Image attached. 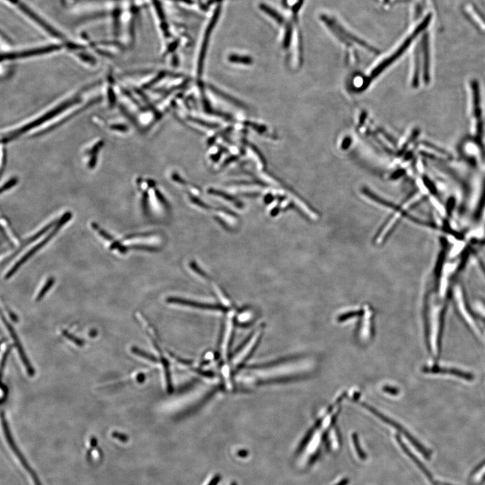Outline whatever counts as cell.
Returning <instances> with one entry per match:
<instances>
[{"mask_svg": "<svg viewBox=\"0 0 485 485\" xmlns=\"http://www.w3.org/2000/svg\"><path fill=\"white\" fill-rule=\"evenodd\" d=\"M72 217V214L70 212H67L66 213L64 214V215L62 216V218H60L59 221L58 222L57 224H56V226H55V228L53 229V231H52L47 236L45 237V238L43 239L42 241H41V242L39 243L38 245H35V246L33 247V249H31L30 251H28L26 254L22 256L21 259L18 260V261L16 262L15 264H14L13 267H12L11 269H10L9 271L7 272V274H6L5 279H9L11 278L12 276L18 271V269H19V268L21 267L22 265H23L25 262L28 261V260L30 259L33 255H34L35 253L37 252V251L40 250V249L42 248L43 246H45V245H46L47 243L49 242V241L51 240L52 238H53V237L55 236V235L57 234L58 231L61 230L62 226H63L64 224L67 223L68 220H70Z\"/></svg>", "mask_w": 485, "mask_h": 485, "instance_id": "obj_1", "label": "cell"}, {"mask_svg": "<svg viewBox=\"0 0 485 485\" xmlns=\"http://www.w3.org/2000/svg\"><path fill=\"white\" fill-rule=\"evenodd\" d=\"M2 426H3V430L4 434H5L6 440H7L8 444L10 446V448L12 449V451H14V453L17 455L18 459H19L20 461L21 462L22 465L24 466V467L26 468V470H28L29 474H31V476L34 480V482L35 485H42L41 484L40 481H39V478L37 477L35 472L33 471L32 468L30 467V466L28 465V462H26V459H24L23 455H22V453L20 452L19 449H18V447L16 446L15 442H14V439L12 438L11 433L10 432L9 426H8V422L6 421L5 416L3 412L2 413L1 415Z\"/></svg>", "mask_w": 485, "mask_h": 485, "instance_id": "obj_2", "label": "cell"}, {"mask_svg": "<svg viewBox=\"0 0 485 485\" xmlns=\"http://www.w3.org/2000/svg\"><path fill=\"white\" fill-rule=\"evenodd\" d=\"M2 320L6 328H7L12 338L13 339L14 345H15L16 347L17 348L18 353L19 354L20 359H21L22 363H23L25 368H26L27 374H28V376L31 377L34 376L35 374L34 368H33L30 361H29L28 357H27L26 353H25L21 342H20V339L18 338V335L16 334L13 326L7 321V320L4 317L3 313H2Z\"/></svg>", "mask_w": 485, "mask_h": 485, "instance_id": "obj_3", "label": "cell"}, {"mask_svg": "<svg viewBox=\"0 0 485 485\" xmlns=\"http://www.w3.org/2000/svg\"><path fill=\"white\" fill-rule=\"evenodd\" d=\"M9 1L11 2L12 3L17 5L18 7L19 8L24 14H26V15L29 16V17L32 18L33 20H35L37 23H38L39 25H40V26L42 27V28H44L45 30L48 31L50 34H51L52 35H53V36L57 37H61V35H60L58 31H56L55 29L52 28L49 24L46 23V22H45L44 20L42 19V18H41L39 16H37V14H35L34 12L32 11V10L29 9V8L27 7L26 5H24L22 2H20L19 0H9Z\"/></svg>", "mask_w": 485, "mask_h": 485, "instance_id": "obj_4", "label": "cell"}, {"mask_svg": "<svg viewBox=\"0 0 485 485\" xmlns=\"http://www.w3.org/2000/svg\"><path fill=\"white\" fill-rule=\"evenodd\" d=\"M423 372L426 374H447L451 376L459 377L460 378L467 381L474 380V376L470 373L463 372V370L453 369V368L439 367V366H434L432 367H424Z\"/></svg>", "mask_w": 485, "mask_h": 485, "instance_id": "obj_5", "label": "cell"}, {"mask_svg": "<svg viewBox=\"0 0 485 485\" xmlns=\"http://www.w3.org/2000/svg\"><path fill=\"white\" fill-rule=\"evenodd\" d=\"M471 89L472 104H473V115L476 120H480L482 116L481 97H480L479 83L477 80H472L471 81Z\"/></svg>", "mask_w": 485, "mask_h": 485, "instance_id": "obj_6", "label": "cell"}, {"mask_svg": "<svg viewBox=\"0 0 485 485\" xmlns=\"http://www.w3.org/2000/svg\"><path fill=\"white\" fill-rule=\"evenodd\" d=\"M430 58L427 39H426L423 43V79L425 84H430L431 80Z\"/></svg>", "mask_w": 485, "mask_h": 485, "instance_id": "obj_7", "label": "cell"}, {"mask_svg": "<svg viewBox=\"0 0 485 485\" xmlns=\"http://www.w3.org/2000/svg\"><path fill=\"white\" fill-rule=\"evenodd\" d=\"M54 223H55V222H52L51 223H50L49 224H47V225L45 226V228H43L42 230H41L40 231H39V232L37 233V234H35L34 236L31 237L30 239H28V240H26V242L24 243V244L21 245V246H20V249H18V250L16 251L14 253L13 255L8 258V259L6 260V261L4 262V264H7L8 263V262L11 261V260H12V258H14V257H15V256L17 255L18 253H19L20 251L22 250V249H23V247H24L25 246H26L27 245L30 244V243H32L33 241L36 240L37 239L39 238V237H40L41 235H42L43 234H44L45 233H46L47 231L49 230V229L51 228L52 226L53 225Z\"/></svg>", "mask_w": 485, "mask_h": 485, "instance_id": "obj_8", "label": "cell"}, {"mask_svg": "<svg viewBox=\"0 0 485 485\" xmlns=\"http://www.w3.org/2000/svg\"><path fill=\"white\" fill-rule=\"evenodd\" d=\"M55 278L53 277H50L47 279L46 283H45L44 286L43 288L41 289L40 292L39 294L37 295L36 301H39L44 297L45 295L47 294L48 291L51 289V287H53V284H55Z\"/></svg>", "mask_w": 485, "mask_h": 485, "instance_id": "obj_9", "label": "cell"}, {"mask_svg": "<svg viewBox=\"0 0 485 485\" xmlns=\"http://www.w3.org/2000/svg\"><path fill=\"white\" fill-rule=\"evenodd\" d=\"M132 352L135 355L139 356L144 359L149 360L151 362H153V363H157L158 360L157 358L154 357L153 355H151V354L147 353V352L142 351V350L138 349L137 347H132Z\"/></svg>", "mask_w": 485, "mask_h": 485, "instance_id": "obj_10", "label": "cell"}, {"mask_svg": "<svg viewBox=\"0 0 485 485\" xmlns=\"http://www.w3.org/2000/svg\"><path fill=\"white\" fill-rule=\"evenodd\" d=\"M62 334H63V336L66 337V338L70 340L71 342L76 344L77 346L82 347L85 344L84 341L82 339L78 338V337L68 332L67 330L62 331Z\"/></svg>", "mask_w": 485, "mask_h": 485, "instance_id": "obj_11", "label": "cell"}, {"mask_svg": "<svg viewBox=\"0 0 485 485\" xmlns=\"http://www.w3.org/2000/svg\"><path fill=\"white\" fill-rule=\"evenodd\" d=\"M422 143H423V145L425 146L426 147H427L428 149L434 150V151L438 152V153L441 154V155L446 156L447 157H451V155H449V154L447 153L446 151H445V150H443V149H441V148L437 147V146L434 145V144L426 141H424V142Z\"/></svg>", "mask_w": 485, "mask_h": 485, "instance_id": "obj_12", "label": "cell"}, {"mask_svg": "<svg viewBox=\"0 0 485 485\" xmlns=\"http://www.w3.org/2000/svg\"><path fill=\"white\" fill-rule=\"evenodd\" d=\"M91 225H92L94 230L97 231V232L99 233V234L101 235V237H103L104 239H105L106 240L109 241L114 240L113 237H112L111 235H110L109 233L106 232L105 231H104L103 230H102V229L100 228L99 226L98 225L97 223H95V222H93V223L91 224Z\"/></svg>", "mask_w": 485, "mask_h": 485, "instance_id": "obj_13", "label": "cell"}, {"mask_svg": "<svg viewBox=\"0 0 485 485\" xmlns=\"http://www.w3.org/2000/svg\"><path fill=\"white\" fill-rule=\"evenodd\" d=\"M12 348V346H10H10H8L7 347V349H6V351L4 352L3 357H2V363H1L2 374H3L4 367H5L6 361H7L8 356H9L10 354V352H11Z\"/></svg>", "mask_w": 485, "mask_h": 485, "instance_id": "obj_14", "label": "cell"}, {"mask_svg": "<svg viewBox=\"0 0 485 485\" xmlns=\"http://www.w3.org/2000/svg\"><path fill=\"white\" fill-rule=\"evenodd\" d=\"M17 183L18 180L16 178L12 179V180L8 181V182L6 183L5 185L2 186L1 189V193H2L4 192V191H7L8 189L12 188V187L14 186V185L17 184Z\"/></svg>", "mask_w": 485, "mask_h": 485, "instance_id": "obj_15", "label": "cell"}, {"mask_svg": "<svg viewBox=\"0 0 485 485\" xmlns=\"http://www.w3.org/2000/svg\"><path fill=\"white\" fill-rule=\"evenodd\" d=\"M112 436H113L114 438L118 439V440L120 441H122V442H126V441L128 440V437L127 436L126 434H121V433L113 432V434H112Z\"/></svg>", "mask_w": 485, "mask_h": 485, "instance_id": "obj_16", "label": "cell"}, {"mask_svg": "<svg viewBox=\"0 0 485 485\" xmlns=\"http://www.w3.org/2000/svg\"><path fill=\"white\" fill-rule=\"evenodd\" d=\"M2 390L3 391L4 395L2 397L1 404L3 405L6 401V400H7L8 395V388L7 386L4 384H2Z\"/></svg>", "mask_w": 485, "mask_h": 485, "instance_id": "obj_17", "label": "cell"}, {"mask_svg": "<svg viewBox=\"0 0 485 485\" xmlns=\"http://www.w3.org/2000/svg\"><path fill=\"white\" fill-rule=\"evenodd\" d=\"M8 314H9L10 317L11 318V319L13 320L14 322H18L17 316H16L13 312L8 311Z\"/></svg>", "mask_w": 485, "mask_h": 485, "instance_id": "obj_18", "label": "cell"}, {"mask_svg": "<svg viewBox=\"0 0 485 485\" xmlns=\"http://www.w3.org/2000/svg\"><path fill=\"white\" fill-rule=\"evenodd\" d=\"M97 334V332H95V330H93V331H92V332H91V336H95L96 335H97V334Z\"/></svg>", "mask_w": 485, "mask_h": 485, "instance_id": "obj_19", "label": "cell"}]
</instances>
